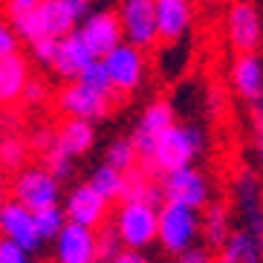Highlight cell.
Here are the masks:
<instances>
[{
  "label": "cell",
  "mask_w": 263,
  "mask_h": 263,
  "mask_svg": "<svg viewBox=\"0 0 263 263\" xmlns=\"http://www.w3.org/2000/svg\"><path fill=\"white\" fill-rule=\"evenodd\" d=\"M64 214L70 223L78 226H87V229H99L101 223H107V211H110V202L96 191L90 182H81L78 188H72L70 197L64 200Z\"/></svg>",
  "instance_id": "obj_13"
},
{
  "label": "cell",
  "mask_w": 263,
  "mask_h": 263,
  "mask_svg": "<svg viewBox=\"0 0 263 263\" xmlns=\"http://www.w3.org/2000/svg\"><path fill=\"white\" fill-rule=\"evenodd\" d=\"M234 209L243 217V229L263 249V179L252 165H240L232 177Z\"/></svg>",
  "instance_id": "obj_2"
},
{
  "label": "cell",
  "mask_w": 263,
  "mask_h": 263,
  "mask_svg": "<svg viewBox=\"0 0 263 263\" xmlns=\"http://www.w3.org/2000/svg\"><path fill=\"white\" fill-rule=\"evenodd\" d=\"M234 232L232 226V205L223 200H211L205 209H202V217H200V234L205 237V246L211 252L223 246L229 234Z\"/></svg>",
  "instance_id": "obj_21"
},
{
  "label": "cell",
  "mask_w": 263,
  "mask_h": 263,
  "mask_svg": "<svg viewBox=\"0 0 263 263\" xmlns=\"http://www.w3.org/2000/svg\"><path fill=\"white\" fill-rule=\"evenodd\" d=\"M104 70L110 76L113 93H133L136 87L145 81V55L130 44H119L113 52H107L104 58Z\"/></svg>",
  "instance_id": "obj_9"
},
{
  "label": "cell",
  "mask_w": 263,
  "mask_h": 263,
  "mask_svg": "<svg viewBox=\"0 0 263 263\" xmlns=\"http://www.w3.org/2000/svg\"><path fill=\"white\" fill-rule=\"evenodd\" d=\"M226 104H229V96L223 93V87H209V93H205V113L211 119H220L226 113Z\"/></svg>",
  "instance_id": "obj_36"
},
{
  "label": "cell",
  "mask_w": 263,
  "mask_h": 263,
  "mask_svg": "<svg viewBox=\"0 0 263 263\" xmlns=\"http://www.w3.org/2000/svg\"><path fill=\"white\" fill-rule=\"evenodd\" d=\"M29 142L21 130L12 133H0V171H9V174H17L24 171L26 162H29Z\"/></svg>",
  "instance_id": "obj_25"
},
{
  "label": "cell",
  "mask_w": 263,
  "mask_h": 263,
  "mask_svg": "<svg viewBox=\"0 0 263 263\" xmlns=\"http://www.w3.org/2000/svg\"><path fill=\"white\" fill-rule=\"evenodd\" d=\"M90 61H93V55H90L87 44L81 41V35H78V29H76V32L64 35V38L58 41V52H55L52 70L61 78H67V81H76Z\"/></svg>",
  "instance_id": "obj_17"
},
{
  "label": "cell",
  "mask_w": 263,
  "mask_h": 263,
  "mask_svg": "<svg viewBox=\"0 0 263 263\" xmlns=\"http://www.w3.org/2000/svg\"><path fill=\"white\" fill-rule=\"evenodd\" d=\"M205 151V133H202L200 124H171L168 130L159 136V142L154 145L151 156L142 159V168L151 174V177L162 179L174 171L191 168L194 159Z\"/></svg>",
  "instance_id": "obj_1"
},
{
  "label": "cell",
  "mask_w": 263,
  "mask_h": 263,
  "mask_svg": "<svg viewBox=\"0 0 263 263\" xmlns=\"http://www.w3.org/2000/svg\"><path fill=\"white\" fill-rule=\"evenodd\" d=\"M58 145H61L72 159L90 154L93 145H96V127L90 122H84V119H67V122L58 127Z\"/></svg>",
  "instance_id": "obj_24"
},
{
  "label": "cell",
  "mask_w": 263,
  "mask_h": 263,
  "mask_svg": "<svg viewBox=\"0 0 263 263\" xmlns=\"http://www.w3.org/2000/svg\"><path fill=\"white\" fill-rule=\"evenodd\" d=\"M38 159H41V168L47 171V174H52V177L58 179V182H64V179H67V177L72 174V156L67 154V151H64V147L58 145V142H55V145L49 147L47 154H41Z\"/></svg>",
  "instance_id": "obj_32"
},
{
  "label": "cell",
  "mask_w": 263,
  "mask_h": 263,
  "mask_svg": "<svg viewBox=\"0 0 263 263\" xmlns=\"http://www.w3.org/2000/svg\"><path fill=\"white\" fill-rule=\"evenodd\" d=\"M0 237L12 240L17 246L35 255L44 240H41L38 229H35V217H32L29 209H24L17 200H3L0 202Z\"/></svg>",
  "instance_id": "obj_12"
},
{
  "label": "cell",
  "mask_w": 263,
  "mask_h": 263,
  "mask_svg": "<svg viewBox=\"0 0 263 263\" xmlns=\"http://www.w3.org/2000/svg\"><path fill=\"white\" fill-rule=\"evenodd\" d=\"M29 81V67L21 55H6L0 58V107H12L21 101L24 87Z\"/></svg>",
  "instance_id": "obj_22"
},
{
  "label": "cell",
  "mask_w": 263,
  "mask_h": 263,
  "mask_svg": "<svg viewBox=\"0 0 263 263\" xmlns=\"http://www.w3.org/2000/svg\"><path fill=\"white\" fill-rule=\"evenodd\" d=\"M58 41H61V38H38L35 44H29V47H32V58H35L41 67H52L55 52H58Z\"/></svg>",
  "instance_id": "obj_34"
},
{
  "label": "cell",
  "mask_w": 263,
  "mask_h": 263,
  "mask_svg": "<svg viewBox=\"0 0 263 263\" xmlns=\"http://www.w3.org/2000/svg\"><path fill=\"white\" fill-rule=\"evenodd\" d=\"M26 142H29L32 154L41 156V154H47L49 147L58 142V130H55V127H44V124H41V127H35V130L26 136Z\"/></svg>",
  "instance_id": "obj_33"
},
{
  "label": "cell",
  "mask_w": 263,
  "mask_h": 263,
  "mask_svg": "<svg viewBox=\"0 0 263 263\" xmlns=\"http://www.w3.org/2000/svg\"><path fill=\"white\" fill-rule=\"evenodd\" d=\"M104 162L113 165L116 171H130L139 165V154H136V147H133V142L127 139V136H122V139H113L107 145V156H104Z\"/></svg>",
  "instance_id": "obj_29"
},
{
  "label": "cell",
  "mask_w": 263,
  "mask_h": 263,
  "mask_svg": "<svg viewBox=\"0 0 263 263\" xmlns=\"http://www.w3.org/2000/svg\"><path fill=\"white\" fill-rule=\"evenodd\" d=\"M119 202H145L151 209H159L165 202L162 185H159V179L151 177L142 165H136V168L124 171V188H122V200Z\"/></svg>",
  "instance_id": "obj_20"
},
{
  "label": "cell",
  "mask_w": 263,
  "mask_h": 263,
  "mask_svg": "<svg viewBox=\"0 0 263 263\" xmlns=\"http://www.w3.org/2000/svg\"><path fill=\"white\" fill-rule=\"evenodd\" d=\"M78 35L87 44L93 58H104L107 52L122 44V26H119L116 12L110 9H99V12H90V15L78 24Z\"/></svg>",
  "instance_id": "obj_11"
},
{
  "label": "cell",
  "mask_w": 263,
  "mask_h": 263,
  "mask_svg": "<svg viewBox=\"0 0 263 263\" xmlns=\"http://www.w3.org/2000/svg\"><path fill=\"white\" fill-rule=\"evenodd\" d=\"M32 217H35V229H38L44 243L55 240L61 234V229L67 226V214H64L61 205H52V209H44V211H32Z\"/></svg>",
  "instance_id": "obj_30"
},
{
  "label": "cell",
  "mask_w": 263,
  "mask_h": 263,
  "mask_svg": "<svg viewBox=\"0 0 263 263\" xmlns=\"http://www.w3.org/2000/svg\"><path fill=\"white\" fill-rule=\"evenodd\" d=\"M55 243V263H96V232L87 226L70 223L61 229Z\"/></svg>",
  "instance_id": "obj_15"
},
{
  "label": "cell",
  "mask_w": 263,
  "mask_h": 263,
  "mask_svg": "<svg viewBox=\"0 0 263 263\" xmlns=\"http://www.w3.org/2000/svg\"><path fill=\"white\" fill-rule=\"evenodd\" d=\"M174 257H177L174 263H214V252H211L209 246H200V243L188 246L185 252H179V255H174Z\"/></svg>",
  "instance_id": "obj_37"
},
{
  "label": "cell",
  "mask_w": 263,
  "mask_h": 263,
  "mask_svg": "<svg viewBox=\"0 0 263 263\" xmlns=\"http://www.w3.org/2000/svg\"><path fill=\"white\" fill-rule=\"evenodd\" d=\"M214 263H263V249L246 229H234L229 240L214 252Z\"/></svg>",
  "instance_id": "obj_23"
},
{
  "label": "cell",
  "mask_w": 263,
  "mask_h": 263,
  "mask_svg": "<svg viewBox=\"0 0 263 263\" xmlns=\"http://www.w3.org/2000/svg\"><path fill=\"white\" fill-rule=\"evenodd\" d=\"M232 84L249 104L263 96V58L257 52H243L232 64Z\"/></svg>",
  "instance_id": "obj_18"
},
{
  "label": "cell",
  "mask_w": 263,
  "mask_h": 263,
  "mask_svg": "<svg viewBox=\"0 0 263 263\" xmlns=\"http://www.w3.org/2000/svg\"><path fill=\"white\" fill-rule=\"evenodd\" d=\"M76 81H78V84H84L87 90H93V93L104 96V99H113V96H116V93H113V84H110V76H107V70H104V61H101V58H93Z\"/></svg>",
  "instance_id": "obj_28"
},
{
  "label": "cell",
  "mask_w": 263,
  "mask_h": 263,
  "mask_svg": "<svg viewBox=\"0 0 263 263\" xmlns=\"http://www.w3.org/2000/svg\"><path fill=\"white\" fill-rule=\"evenodd\" d=\"M12 200H17L29 211L61 205V182L44 168H24L12 179Z\"/></svg>",
  "instance_id": "obj_5"
},
{
  "label": "cell",
  "mask_w": 263,
  "mask_h": 263,
  "mask_svg": "<svg viewBox=\"0 0 263 263\" xmlns=\"http://www.w3.org/2000/svg\"><path fill=\"white\" fill-rule=\"evenodd\" d=\"M226 38L237 55L263 47V15L252 0H237L226 15Z\"/></svg>",
  "instance_id": "obj_6"
},
{
  "label": "cell",
  "mask_w": 263,
  "mask_h": 263,
  "mask_svg": "<svg viewBox=\"0 0 263 263\" xmlns=\"http://www.w3.org/2000/svg\"><path fill=\"white\" fill-rule=\"evenodd\" d=\"M249 147L255 162L263 168V96L249 104Z\"/></svg>",
  "instance_id": "obj_31"
},
{
  "label": "cell",
  "mask_w": 263,
  "mask_h": 263,
  "mask_svg": "<svg viewBox=\"0 0 263 263\" xmlns=\"http://www.w3.org/2000/svg\"><path fill=\"white\" fill-rule=\"evenodd\" d=\"M64 3L70 6V12L76 15L78 24H81V21H84V17L90 15V12H93V0H64Z\"/></svg>",
  "instance_id": "obj_41"
},
{
  "label": "cell",
  "mask_w": 263,
  "mask_h": 263,
  "mask_svg": "<svg viewBox=\"0 0 263 263\" xmlns=\"http://www.w3.org/2000/svg\"><path fill=\"white\" fill-rule=\"evenodd\" d=\"M47 84L41 81V78H29L24 87V96H21V101H24L26 107H38V104H44L47 101Z\"/></svg>",
  "instance_id": "obj_35"
},
{
  "label": "cell",
  "mask_w": 263,
  "mask_h": 263,
  "mask_svg": "<svg viewBox=\"0 0 263 263\" xmlns=\"http://www.w3.org/2000/svg\"><path fill=\"white\" fill-rule=\"evenodd\" d=\"M174 119H177L174 104H171V101H165V99L151 101V104L142 110V119L136 122L133 133L127 136V139L133 142V147H136V154H139V162L151 156L154 145L159 142V136L168 130L171 124H174Z\"/></svg>",
  "instance_id": "obj_10"
},
{
  "label": "cell",
  "mask_w": 263,
  "mask_h": 263,
  "mask_svg": "<svg viewBox=\"0 0 263 263\" xmlns=\"http://www.w3.org/2000/svg\"><path fill=\"white\" fill-rule=\"evenodd\" d=\"M122 252H124V246H122V237H119L113 220L101 223L96 229V263H110Z\"/></svg>",
  "instance_id": "obj_27"
},
{
  "label": "cell",
  "mask_w": 263,
  "mask_h": 263,
  "mask_svg": "<svg viewBox=\"0 0 263 263\" xmlns=\"http://www.w3.org/2000/svg\"><path fill=\"white\" fill-rule=\"evenodd\" d=\"M0 263H32V257H29V252H24L17 243L0 237Z\"/></svg>",
  "instance_id": "obj_38"
},
{
  "label": "cell",
  "mask_w": 263,
  "mask_h": 263,
  "mask_svg": "<svg viewBox=\"0 0 263 263\" xmlns=\"http://www.w3.org/2000/svg\"><path fill=\"white\" fill-rule=\"evenodd\" d=\"M116 17H119V26H122L124 44L136 47L139 52L154 49V44L159 41L154 0H122Z\"/></svg>",
  "instance_id": "obj_7"
},
{
  "label": "cell",
  "mask_w": 263,
  "mask_h": 263,
  "mask_svg": "<svg viewBox=\"0 0 263 263\" xmlns=\"http://www.w3.org/2000/svg\"><path fill=\"white\" fill-rule=\"evenodd\" d=\"M3 200H6V179L0 177V202H3Z\"/></svg>",
  "instance_id": "obj_43"
},
{
  "label": "cell",
  "mask_w": 263,
  "mask_h": 263,
  "mask_svg": "<svg viewBox=\"0 0 263 263\" xmlns=\"http://www.w3.org/2000/svg\"><path fill=\"white\" fill-rule=\"evenodd\" d=\"M200 237V211H191L177 202H162L159 205V234L156 240L162 243L168 255H179L188 246H194Z\"/></svg>",
  "instance_id": "obj_3"
},
{
  "label": "cell",
  "mask_w": 263,
  "mask_h": 263,
  "mask_svg": "<svg viewBox=\"0 0 263 263\" xmlns=\"http://www.w3.org/2000/svg\"><path fill=\"white\" fill-rule=\"evenodd\" d=\"M110 263H151L145 252H136V249H124L122 255H116Z\"/></svg>",
  "instance_id": "obj_42"
},
{
  "label": "cell",
  "mask_w": 263,
  "mask_h": 263,
  "mask_svg": "<svg viewBox=\"0 0 263 263\" xmlns=\"http://www.w3.org/2000/svg\"><path fill=\"white\" fill-rule=\"evenodd\" d=\"M90 185L96 188V191L104 197L107 202H113V200H122V188H124V174L122 171H116L113 165H99V168L93 171V177L87 179Z\"/></svg>",
  "instance_id": "obj_26"
},
{
  "label": "cell",
  "mask_w": 263,
  "mask_h": 263,
  "mask_svg": "<svg viewBox=\"0 0 263 263\" xmlns=\"http://www.w3.org/2000/svg\"><path fill=\"white\" fill-rule=\"evenodd\" d=\"M159 185H162L165 202H177V205H185V209H191V211H202L211 202L209 179L202 177V171H197L194 165L162 177Z\"/></svg>",
  "instance_id": "obj_8"
},
{
  "label": "cell",
  "mask_w": 263,
  "mask_h": 263,
  "mask_svg": "<svg viewBox=\"0 0 263 263\" xmlns=\"http://www.w3.org/2000/svg\"><path fill=\"white\" fill-rule=\"evenodd\" d=\"M58 107L61 113H67V119H84V122L96 124V122H104L110 113V99L87 90L84 84L78 81H70L58 93Z\"/></svg>",
  "instance_id": "obj_14"
},
{
  "label": "cell",
  "mask_w": 263,
  "mask_h": 263,
  "mask_svg": "<svg viewBox=\"0 0 263 263\" xmlns=\"http://www.w3.org/2000/svg\"><path fill=\"white\" fill-rule=\"evenodd\" d=\"M113 226H116L124 249L142 252L159 234V209H151L145 202H122L113 217Z\"/></svg>",
  "instance_id": "obj_4"
},
{
  "label": "cell",
  "mask_w": 263,
  "mask_h": 263,
  "mask_svg": "<svg viewBox=\"0 0 263 263\" xmlns=\"http://www.w3.org/2000/svg\"><path fill=\"white\" fill-rule=\"evenodd\" d=\"M156 9V35L165 44L185 38L191 29V0H154Z\"/></svg>",
  "instance_id": "obj_16"
},
{
  "label": "cell",
  "mask_w": 263,
  "mask_h": 263,
  "mask_svg": "<svg viewBox=\"0 0 263 263\" xmlns=\"http://www.w3.org/2000/svg\"><path fill=\"white\" fill-rule=\"evenodd\" d=\"M15 52H17V35H15V29H12V24L0 17V58L15 55Z\"/></svg>",
  "instance_id": "obj_39"
},
{
  "label": "cell",
  "mask_w": 263,
  "mask_h": 263,
  "mask_svg": "<svg viewBox=\"0 0 263 263\" xmlns=\"http://www.w3.org/2000/svg\"><path fill=\"white\" fill-rule=\"evenodd\" d=\"M38 3H44V0H6V15H9V21L21 17L24 12H32Z\"/></svg>",
  "instance_id": "obj_40"
},
{
  "label": "cell",
  "mask_w": 263,
  "mask_h": 263,
  "mask_svg": "<svg viewBox=\"0 0 263 263\" xmlns=\"http://www.w3.org/2000/svg\"><path fill=\"white\" fill-rule=\"evenodd\" d=\"M35 21H38L41 38H64L78 29L76 15L64 0H44L35 6Z\"/></svg>",
  "instance_id": "obj_19"
}]
</instances>
